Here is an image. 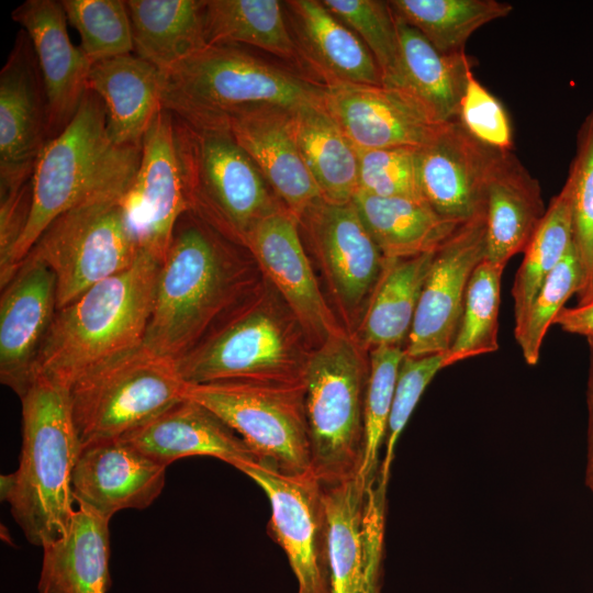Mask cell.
Returning a JSON list of instances; mask_svg holds the SVG:
<instances>
[{
  "label": "cell",
  "mask_w": 593,
  "mask_h": 593,
  "mask_svg": "<svg viewBox=\"0 0 593 593\" xmlns=\"http://www.w3.org/2000/svg\"><path fill=\"white\" fill-rule=\"evenodd\" d=\"M293 119L302 159L322 198L338 204L351 202L358 191V149L325 104L300 109Z\"/></svg>",
  "instance_id": "obj_34"
},
{
  "label": "cell",
  "mask_w": 593,
  "mask_h": 593,
  "mask_svg": "<svg viewBox=\"0 0 593 593\" xmlns=\"http://www.w3.org/2000/svg\"><path fill=\"white\" fill-rule=\"evenodd\" d=\"M131 186L87 195L58 215L26 255L54 272L57 310L138 258L142 248L124 200Z\"/></svg>",
  "instance_id": "obj_7"
},
{
  "label": "cell",
  "mask_w": 593,
  "mask_h": 593,
  "mask_svg": "<svg viewBox=\"0 0 593 593\" xmlns=\"http://www.w3.org/2000/svg\"><path fill=\"white\" fill-rule=\"evenodd\" d=\"M88 89L103 102L107 130L116 146H142L161 110L163 75L134 53L91 65Z\"/></svg>",
  "instance_id": "obj_28"
},
{
  "label": "cell",
  "mask_w": 593,
  "mask_h": 593,
  "mask_svg": "<svg viewBox=\"0 0 593 593\" xmlns=\"http://www.w3.org/2000/svg\"><path fill=\"white\" fill-rule=\"evenodd\" d=\"M590 349V368L588 379V392L593 393V335L585 337Z\"/></svg>",
  "instance_id": "obj_51"
},
{
  "label": "cell",
  "mask_w": 593,
  "mask_h": 593,
  "mask_svg": "<svg viewBox=\"0 0 593 593\" xmlns=\"http://www.w3.org/2000/svg\"><path fill=\"white\" fill-rule=\"evenodd\" d=\"M484 211L459 225L435 251L423 286L405 356L447 353L461 318L469 280L485 259Z\"/></svg>",
  "instance_id": "obj_15"
},
{
  "label": "cell",
  "mask_w": 593,
  "mask_h": 593,
  "mask_svg": "<svg viewBox=\"0 0 593 593\" xmlns=\"http://www.w3.org/2000/svg\"><path fill=\"white\" fill-rule=\"evenodd\" d=\"M322 486L327 593H382L388 484L378 475Z\"/></svg>",
  "instance_id": "obj_12"
},
{
  "label": "cell",
  "mask_w": 593,
  "mask_h": 593,
  "mask_svg": "<svg viewBox=\"0 0 593 593\" xmlns=\"http://www.w3.org/2000/svg\"><path fill=\"white\" fill-rule=\"evenodd\" d=\"M434 255L384 259L356 338L362 348L402 347L407 340Z\"/></svg>",
  "instance_id": "obj_33"
},
{
  "label": "cell",
  "mask_w": 593,
  "mask_h": 593,
  "mask_svg": "<svg viewBox=\"0 0 593 593\" xmlns=\"http://www.w3.org/2000/svg\"><path fill=\"white\" fill-rule=\"evenodd\" d=\"M32 180L20 187L0 189V283L8 275L12 254L29 221Z\"/></svg>",
  "instance_id": "obj_47"
},
{
  "label": "cell",
  "mask_w": 593,
  "mask_h": 593,
  "mask_svg": "<svg viewBox=\"0 0 593 593\" xmlns=\"http://www.w3.org/2000/svg\"><path fill=\"white\" fill-rule=\"evenodd\" d=\"M395 16L416 29L444 54L465 53L481 26L507 16L512 4L497 0H392Z\"/></svg>",
  "instance_id": "obj_36"
},
{
  "label": "cell",
  "mask_w": 593,
  "mask_h": 593,
  "mask_svg": "<svg viewBox=\"0 0 593 593\" xmlns=\"http://www.w3.org/2000/svg\"><path fill=\"white\" fill-rule=\"evenodd\" d=\"M577 305H583L593 302V272L588 284L578 294Z\"/></svg>",
  "instance_id": "obj_50"
},
{
  "label": "cell",
  "mask_w": 593,
  "mask_h": 593,
  "mask_svg": "<svg viewBox=\"0 0 593 593\" xmlns=\"http://www.w3.org/2000/svg\"><path fill=\"white\" fill-rule=\"evenodd\" d=\"M566 181L571 189L573 245L582 272V291L593 272V109L580 126Z\"/></svg>",
  "instance_id": "obj_43"
},
{
  "label": "cell",
  "mask_w": 593,
  "mask_h": 593,
  "mask_svg": "<svg viewBox=\"0 0 593 593\" xmlns=\"http://www.w3.org/2000/svg\"><path fill=\"white\" fill-rule=\"evenodd\" d=\"M160 262L142 250L128 269L58 309L35 378L69 390L83 374L143 345Z\"/></svg>",
  "instance_id": "obj_4"
},
{
  "label": "cell",
  "mask_w": 593,
  "mask_h": 593,
  "mask_svg": "<svg viewBox=\"0 0 593 593\" xmlns=\"http://www.w3.org/2000/svg\"><path fill=\"white\" fill-rule=\"evenodd\" d=\"M287 322L266 293L244 298L176 361L179 374L188 384L301 383L310 353L301 348L294 323Z\"/></svg>",
  "instance_id": "obj_8"
},
{
  "label": "cell",
  "mask_w": 593,
  "mask_h": 593,
  "mask_svg": "<svg viewBox=\"0 0 593 593\" xmlns=\"http://www.w3.org/2000/svg\"><path fill=\"white\" fill-rule=\"evenodd\" d=\"M49 141L45 87L24 30L0 72V186L32 179Z\"/></svg>",
  "instance_id": "obj_16"
},
{
  "label": "cell",
  "mask_w": 593,
  "mask_h": 593,
  "mask_svg": "<svg viewBox=\"0 0 593 593\" xmlns=\"http://www.w3.org/2000/svg\"><path fill=\"white\" fill-rule=\"evenodd\" d=\"M142 146H116L109 137L107 112L91 90L75 116L43 148L33 174L29 221L11 257L4 287L47 226L87 195L111 187L131 186Z\"/></svg>",
  "instance_id": "obj_5"
},
{
  "label": "cell",
  "mask_w": 593,
  "mask_h": 593,
  "mask_svg": "<svg viewBox=\"0 0 593 593\" xmlns=\"http://www.w3.org/2000/svg\"><path fill=\"white\" fill-rule=\"evenodd\" d=\"M299 221L282 208L262 219L244 246L278 290L302 329L318 345L342 331L325 301L299 234Z\"/></svg>",
  "instance_id": "obj_19"
},
{
  "label": "cell",
  "mask_w": 593,
  "mask_h": 593,
  "mask_svg": "<svg viewBox=\"0 0 593 593\" xmlns=\"http://www.w3.org/2000/svg\"><path fill=\"white\" fill-rule=\"evenodd\" d=\"M573 244V211L569 183L555 195L524 250L512 288L515 327L523 322L533 300L550 272Z\"/></svg>",
  "instance_id": "obj_37"
},
{
  "label": "cell",
  "mask_w": 593,
  "mask_h": 593,
  "mask_svg": "<svg viewBox=\"0 0 593 593\" xmlns=\"http://www.w3.org/2000/svg\"><path fill=\"white\" fill-rule=\"evenodd\" d=\"M501 152L472 137L458 120L418 148L424 200L440 215L461 223L484 211L485 188Z\"/></svg>",
  "instance_id": "obj_20"
},
{
  "label": "cell",
  "mask_w": 593,
  "mask_h": 593,
  "mask_svg": "<svg viewBox=\"0 0 593 593\" xmlns=\"http://www.w3.org/2000/svg\"><path fill=\"white\" fill-rule=\"evenodd\" d=\"M404 348L380 346L370 349L369 376L365 399V449L357 474L365 484L377 481L380 449L385 441L389 416Z\"/></svg>",
  "instance_id": "obj_40"
},
{
  "label": "cell",
  "mask_w": 593,
  "mask_h": 593,
  "mask_svg": "<svg viewBox=\"0 0 593 593\" xmlns=\"http://www.w3.org/2000/svg\"><path fill=\"white\" fill-rule=\"evenodd\" d=\"M283 5L298 58L309 65L324 87L383 86L369 49L322 1L291 0Z\"/></svg>",
  "instance_id": "obj_26"
},
{
  "label": "cell",
  "mask_w": 593,
  "mask_h": 593,
  "mask_svg": "<svg viewBox=\"0 0 593 593\" xmlns=\"http://www.w3.org/2000/svg\"><path fill=\"white\" fill-rule=\"evenodd\" d=\"M562 331L582 335L584 337L593 335V302L563 307L555 320Z\"/></svg>",
  "instance_id": "obj_48"
},
{
  "label": "cell",
  "mask_w": 593,
  "mask_h": 593,
  "mask_svg": "<svg viewBox=\"0 0 593 593\" xmlns=\"http://www.w3.org/2000/svg\"><path fill=\"white\" fill-rule=\"evenodd\" d=\"M267 495L270 535L283 549L296 593H327L326 517L323 486L312 471L288 475L260 461L238 468Z\"/></svg>",
  "instance_id": "obj_13"
},
{
  "label": "cell",
  "mask_w": 593,
  "mask_h": 593,
  "mask_svg": "<svg viewBox=\"0 0 593 593\" xmlns=\"http://www.w3.org/2000/svg\"><path fill=\"white\" fill-rule=\"evenodd\" d=\"M485 260L505 267L525 250L545 213L539 182L512 153H500L485 188Z\"/></svg>",
  "instance_id": "obj_27"
},
{
  "label": "cell",
  "mask_w": 593,
  "mask_h": 593,
  "mask_svg": "<svg viewBox=\"0 0 593 593\" xmlns=\"http://www.w3.org/2000/svg\"><path fill=\"white\" fill-rule=\"evenodd\" d=\"M447 367L446 353L404 358L400 365L394 396L384 441V456L379 478L389 483L398 439L409 422L416 404L435 374Z\"/></svg>",
  "instance_id": "obj_45"
},
{
  "label": "cell",
  "mask_w": 593,
  "mask_h": 593,
  "mask_svg": "<svg viewBox=\"0 0 593 593\" xmlns=\"http://www.w3.org/2000/svg\"><path fill=\"white\" fill-rule=\"evenodd\" d=\"M110 519L78 506L59 539L43 547L38 593H107Z\"/></svg>",
  "instance_id": "obj_29"
},
{
  "label": "cell",
  "mask_w": 593,
  "mask_h": 593,
  "mask_svg": "<svg viewBox=\"0 0 593 593\" xmlns=\"http://www.w3.org/2000/svg\"><path fill=\"white\" fill-rule=\"evenodd\" d=\"M459 123L477 141L502 153L512 152L513 136L508 115L502 103L469 74L460 103Z\"/></svg>",
  "instance_id": "obj_46"
},
{
  "label": "cell",
  "mask_w": 593,
  "mask_h": 593,
  "mask_svg": "<svg viewBox=\"0 0 593 593\" xmlns=\"http://www.w3.org/2000/svg\"><path fill=\"white\" fill-rule=\"evenodd\" d=\"M124 200L142 250L161 264L176 224L190 211L178 120L164 108L144 135L137 172Z\"/></svg>",
  "instance_id": "obj_14"
},
{
  "label": "cell",
  "mask_w": 593,
  "mask_h": 593,
  "mask_svg": "<svg viewBox=\"0 0 593 593\" xmlns=\"http://www.w3.org/2000/svg\"><path fill=\"white\" fill-rule=\"evenodd\" d=\"M68 23L80 35V48L93 64L134 52L126 1L63 0Z\"/></svg>",
  "instance_id": "obj_41"
},
{
  "label": "cell",
  "mask_w": 593,
  "mask_h": 593,
  "mask_svg": "<svg viewBox=\"0 0 593 593\" xmlns=\"http://www.w3.org/2000/svg\"><path fill=\"white\" fill-rule=\"evenodd\" d=\"M414 147L358 149V191L382 198L424 199Z\"/></svg>",
  "instance_id": "obj_44"
},
{
  "label": "cell",
  "mask_w": 593,
  "mask_h": 593,
  "mask_svg": "<svg viewBox=\"0 0 593 593\" xmlns=\"http://www.w3.org/2000/svg\"><path fill=\"white\" fill-rule=\"evenodd\" d=\"M293 114L279 108L253 110L233 119L230 133L300 223L323 198L302 159Z\"/></svg>",
  "instance_id": "obj_24"
},
{
  "label": "cell",
  "mask_w": 593,
  "mask_h": 593,
  "mask_svg": "<svg viewBox=\"0 0 593 593\" xmlns=\"http://www.w3.org/2000/svg\"><path fill=\"white\" fill-rule=\"evenodd\" d=\"M301 223L338 302L347 311L360 306L382 271L384 257L353 202L322 199Z\"/></svg>",
  "instance_id": "obj_22"
},
{
  "label": "cell",
  "mask_w": 593,
  "mask_h": 593,
  "mask_svg": "<svg viewBox=\"0 0 593 593\" xmlns=\"http://www.w3.org/2000/svg\"><path fill=\"white\" fill-rule=\"evenodd\" d=\"M11 16L26 32L38 63L52 139L72 120L89 90L92 63L71 43L60 1L26 0Z\"/></svg>",
  "instance_id": "obj_23"
},
{
  "label": "cell",
  "mask_w": 593,
  "mask_h": 593,
  "mask_svg": "<svg viewBox=\"0 0 593 593\" xmlns=\"http://www.w3.org/2000/svg\"><path fill=\"white\" fill-rule=\"evenodd\" d=\"M324 104L357 149L421 148L446 124L410 93L385 86L325 87Z\"/></svg>",
  "instance_id": "obj_18"
},
{
  "label": "cell",
  "mask_w": 593,
  "mask_h": 593,
  "mask_svg": "<svg viewBox=\"0 0 593 593\" xmlns=\"http://www.w3.org/2000/svg\"><path fill=\"white\" fill-rule=\"evenodd\" d=\"M187 384L175 361L143 345L92 369L69 388L81 445L124 436L182 400Z\"/></svg>",
  "instance_id": "obj_10"
},
{
  "label": "cell",
  "mask_w": 593,
  "mask_h": 593,
  "mask_svg": "<svg viewBox=\"0 0 593 593\" xmlns=\"http://www.w3.org/2000/svg\"><path fill=\"white\" fill-rule=\"evenodd\" d=\"M177 120L189 212L244 246L262 219L286 206L230 132L198 131Z\"/></svg>",
  "instance_id": "obj_9"
},
{
  "label": "cell",
  "mask_w": 593,
  "mask_h": 593,
  "mask_svg": "<svg viewBox=\"0 0 593 593\" xmlns=\"http://www.w3.org/2000/svg\"><path fill=\"white\" fill-rule=\"evenodd\" d=\"M396 18V16H395ZM402 90L439 123L458 120L472 67L466 53L444 54L416 29L396 18Z\"/></svg>",
  "instance_id": "obj_32"
},
{
  "label": "cell",
  "mask_w": 593,
  "mask_h": 593,
  "mask_svg": "<svg viewBox=\"0 0 593 593\" xmlns=\"http://www.w3.org/2000/svg\"><path fill=\"white\" fill-rule=\"evenodd\" d=\"M121 438L165 467L192 456L214 457L236 469L258 461L242 437L225 422L188 398L174 403Z\"/></svg>",
  "instance_id": "obj_25"
},
{
  "label": "cell",
  "mask_w": 593,
  "mask_h": 593,
  "mask_svg": "<svg viewBox=\"0 0 593 593\" xmlns=\"http://www.w3.org/2000/svg\"><path fill=\"white\" fill-rule=\"evenodd\" d=\"M134 54L165 72L208 46L205 1L128 0Z\"/></svg>",
  "instance_id": "obj_31"
},
{
  "label": "cell",
  "mask_w": 593,
  "mask_h": 593,
  "mask_svg": "<svg viewBox=\"0 0 593 593\" xmlns=\"http://www.w3.org/2000/svg\"><path fill=\"white\" fill-rule=\"evenodd\" d=\"M351 202L384 259L434 253L462 224L440 215L424 199L357 191Z\"/></svg>",
  "instance_id": "obj_30"
},
{
  "label": "cell",
  "mask_w": 593,
  "mask_h": 593,
  "mask_svg": "<svg viewBox=\"0 0 593 593\" xmlns=\"http://www.w3.org/2000/svg\"><path fill=\"white\" fill-rule=\"evenodd\" d=\"M18 469L1 475V500L27 541L42 548L66 533L72 515V470L81 448L69 390L37 377L21 398Z\"/></svg>",
  "instance_id": "obj_3"
},
{
  "label": "cell",
  "mask_w": 593,
  "mask_h": 593,
  "mask_svg": "<svg viewBox=\"0 0 593 593\" xmlns=\"http://www.w3.org/2000/svg\"><path fill=\"white\" fill-rule=\"evenodd\" d=\"M217 233L192 212L176 224L143 340L150 354L178 361L244 299L245 267Z\"/></svg>",
  "instance_id": "obj_1"
},
{
  "label": "cell",
  "mask_w": 593,
  "mask_h": 593,
  "mask_svg": "<svg viewBox=\"0 0 593 593\" xmlns=\"http://www.w3.org/2000/svg\"><path fill=\"white\" fill-rule=\"evenodd\" d=\"M582 287V272L574 245L550 272L514 335L525 361L537 365L544 338L564 303Z\"/></svg>",
  "instance_id": "obj_42"
},
{
  "label": "cell",
  "mask_w": 593,
  "mask_h": 593,
  "mask_svg": "<svg viewBox=\"0 0 593 593\" xmlns=\"http://www.w3.org/2000/svg\"><path fill=\"white\" fill-rule=\"evenodd\" d=\"M282 3L277 0H206L208 46L242 43L283 59H298Z\"/></svg>",
  "instance_id": "obj_35"
},
{
  "label": "cell",
  "mask_w": 593,
  "mask_h": 593,
  "mask_svg": "<svg viewBox=\"0 0 593 593\" xmlns=\"http://www.w3.org/2000/svg\"><path fill=\"white\" fill-rule=\"evenodd\" d=\"M504 268L484 259L474 269L456 336L446 353L447 367L499 349L501 278Z\"/></svg>",
  "instance_id": "obj_38"
},
{
  "label": "cell",
  "mask_w": 593,
  "mask_h": 593,
  "mask_svg": "<svg viewBox=\"0 0 593 593\" xmlns=\"http://www.w3.org/2000/svg\"><path fill=\"white\" fill-rule=\"evenodd\" d=\"M161 75V107L198 131L230 132L233 119L253 110L295 112L325 100L321 83L236 45L206 46Z\"/></svg>",
  "instance_id": "obj_2"
},
{
  "label": "cell",
  "mask_w": 593,
  "mask_h": 593,
  "mask_svg": "<svg viewBox=\"0 0 593 593\" xmlns=\"http://www.w3.org/2000/svg\"><path fill=\"white\" fill-rule=\"evenodd\" d=\"M588 405V454L585 483L593 493V393L586 392Z\"/></svg>",
  "instance_id": "obj_49"
},
{
  "label": "cell",
  "mask_w": 593,
  "mask_h": 593,
  "mask_svg": "<svg viewBox=\"0 0 593 593\" xmlns=\"http://www.w3.org/2000/svg\"><path fill=\"white\" fill-rule=\"evenodd\" d=\"M184 398L216 414L258 461L279 473L311 471L304 383L245 380L187 384Z\"/></svg>",
  "instance_id": "obj_11"
},
{
  "label": "cell",
  "mask_w": 593,
  "mask_h": 593,
  "mask_svg": "<svg viewBox=\"0 0 593 593\" xmlns=\"http://www.w3.org/2000/svg\"><path fill=\"white\" fill-rule=\"evenodd\" d=\"M166 468L121 437L83 444L71 475L74 501L107 519L144 510L160 495Z\"/></svg>",
  "instance_id": "obj_21"
},
{
  "label": "cell",
  "mask_w": 593,
  "mask_h": 593,
  "mask_svg": "<svg viewBox=\"0 0 593 593\" xmlns=\"http://www.w3.org/2000/svg\"><path fill=\"white\" fill-rule=\"evenodd\" d=\"M0 381L21 399L31 388L35 367L57 312L54 272L25 258L1 288Z\"/></svg>",
  "instance_id": "obj_17"
},
{
  "label": "cell",
  "mask_w": 593,
  "mask_h": 593,
  "mask_svg": "<svg viewBox=\"0 0 593 593\" xmlns=\"http://www.w3.org/2000/svg\"><path fill=\"white\" fill-rule=\"evenodd\" d=\"M343 329L310 353L304 401L311 471L323 485L356 478L365 449V399L369 360Z\"/></svg>",
  "instance_id": "obj_6"
},
{
  "label": "cell",
  "mask_w": 593,
  "mask_h": 593,
  "mask_svg": "<svg viewBox=\"0 0 593 593\" xmlns=\"http://www.w3.org/2000/svg\"><path fill=\"white\" fill-rule=\"evenodd\" d=\"M322 2L369 49L381 71L383 86L402 90L398 22L389 1L323 0Z\"/></svg>",
  "instance_id": "obj_39"
}]
</instances>
